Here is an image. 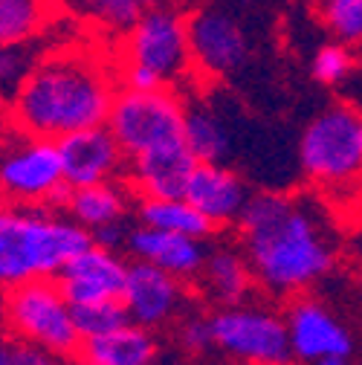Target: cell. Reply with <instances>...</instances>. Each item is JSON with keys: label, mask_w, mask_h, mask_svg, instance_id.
<instances>
[{"label": "cell", "mask_w": 362, "mask_h": 365, "mask_svg": "<svg viewBox=\"0 0 362 365\" xmlns=\"http://www.w3.org/2000/svg\"><path fill=\"white\" fill-rule=\"evenodd\" d=\"M180 345L189 354H206L214 348V331H212V316L203 313H189L180 322V334H177Z\"/></svg>", "instance_id": "29"}, {"label": "cell", "mask_w": 362, "mask_h": 365, "mask_svg": "<svg viewBox=\"0 0 362 365\" xmlns=\"http://www.w3.org/2000/svg\"><path fill=\"white\" fill-rule=\"evenodd\" d=\"M287 336H290V354L301 362H322L333 356H348L353 351L351 334L342 328L339 319L313 299H296L287 313Z\"/></svg>", "instance_id": "14"}, {"label": "cell", "mask_w": 362, "mask_h": 365, "mask_svg": "<svg viewBox=\"0 0 362 365\" xmlns=\"http://www.w3.org/2000/svg\"><path fill=\"white\" fill-rule=\"evenodd\" d=\"M310 70H313V78L319 84H328V87H339L345 84V78L356 70V61H353V53L345 43L333 41V43H325V47L316 50L313 61H310Z\"/></svg>", "instance_id": "28"}, {"label": "cell", "mask_w": 362, "mask_h": 365, "mask_svg": "<svg viewBox=\"0 0 362 365\" xmlns=\"http://www.w3.org/2000/svg\"><path fill=\"white\" fill-rule=\"evenodd\" d=\"M90 235H93V244H96V247L110 250V252H119V250L128 247L130 230H128L125 220H122V223H108V226H102V230H93Z\"/></svg>", "instance_id": "30"}, {"label": "cell", "mask_w": 362, "mask_h": 365, "mask_svg": "<svg viewBox=\"0 0 362 365\" xmlns=\"http://www.w3.org/2000/svg\"><path fill=\"white\" fill-rule=\"evenodd\" d=\"M58 151H61L67 189H84V186L122 180L128 168V157L119 148L116 136L108 130V125L64 136L58 143Z\"/></svg>", "instance_id": "11"}, {"label": "cell", "mask_w": 362, "mask_h": 365, "mask_svg": "<svg viewBox=\"0 0 362 365\" xmlns=\"http://www.w3.org/2000/svg\"><path fill=\"white\" fill-rule=\"evenodd\" d=\"M119 78L99 53L64 47L43 58L6 110L21 136L61 143L64 136L108 125Z\"/></svg>", "instance_id": "2"}, {"label": "cell", "mask_w": 362, "mask_h": 365, "mask_svg": "<svg viewBox=\"0 0 362 365\" xmlns=\"http://www.w3.org/2000/svg\"><path fill=\"white\" fill-rule=\"evenodd\" d=\"M67 180L61 168V151L53 140L21 136L0 151V200L12 206L64 203Z\"/></svg>", "instance_id": "8"}, {"label": "cell", "mask_w": 362, "mask_h": 365, "mask_svg": "<svg viewBox=\"0 0 362 365\" xmlns=\"http://www.w3.org/2000/svg\"><path fill=\"white\" fill-rule=\"evenodd\" d=\"M322 24L345 47H362V0H325L319 4Z\"/></svg>", "instance_id": "27"}, {"label": "cell", "mask_w": 362, "mask_h": 365, "mask_svg": "<svg viewBox=\"0 0 362 365\" xmlns=\"http://www.w3.org/2000/svg\"><path fill=\"white\" fill-rule=\"evenodd\" d=\"M6 365H61V362H58V356L41 351V348L15 342V345H12V354H9V359H6Z\"/></svg>", "instance_id": "31"}, {"label": "cell", "mask_w": 362, "mask_h": 365, "mask_svg": "<svg viewBox=\"0 0 362 365\" xmlns=\"http://www.w3.org/2000/svg\"><path fill=\"white\" fill-rule=\"evenodd\" d=\"M137 217L143 226H154V230L189 235L197 241L212 238L214 226L186 200V197H171V200H140Z\"/></svg>", "instance_id": "23"}, {"label": "cell", "mask_w": 362, "mask_h": 365, "mask_svg": "<svg viewBox=\"0 0 362 365\" xmlns=\"http://www.w3.org/2000/svg\"><path fill=\"white\" fill-rule=\"evenodd\" d=\"M212 226H232L249 200V189L238 171L223 163H197L183 195Z\"/></svg>", "instance_id": "16"}, {"label": "cell", "mask_w": 362, "mask_h": 365, "mask_svg": "<svg viewBox=\"0 0 362 365\" xmlns=\"http://www.w3.org/2000/svg\"><path fill=\"white\" fill-rule=\"evenodd\" d=\"M84 12L90 21H96L105 32L125 35L145 12L168 6V0H84Z\"/></svg>", "instance_id": "25"}, {"label": "cell", "mask_w": 362, "mask_h": 365, "mask_svg": "<svg viewBox=\"0 0 362 365\" xmlns=\"http://www.w3.org/2000/svg\"><path fill=\"white\" fill-rule=\"evenodd\" d=\"M73 319L81 339H96L105 336L122 325L130 322V316L122 304V299H108V302H90V304H73Z\"/></svg>", "instance_id": "26"}, {"label": "cell", "mask_w": 362, "mask_h": 365, "mask_svg": "<svg viewBox=\"0 0 362 365\" xmlns=\"http://www.w3.org/2000/svg\"><path fill=\"white\" fill-rule=\"evenodd\" d=\"M128 267H130V261H125L119 252H110V250H102L93 244L84 252H78L58 272L56 282L70 304L122 299L125 282H128Z\"/></svg>", "instance_id": "15"}, {"label": "cell", "mask_w": 362, "mask_h": 365, "mask_svg": "<svg viewBox=\"0 0 362 365\" xmlns=\"http://www.w3.org/2000/svg\"><path fill=\"white\" fill-rule=\"evenodd\" d=\"M43 38L47 32L24 43H0V110H9L15 105L35 67L53 53Z\"/></svg>", "instance_id": "22"}, {"label": "cell", "mask_w": 362, "mask_h": 365, "mask_svg": "<svg viewBox=\"0 0 362 365\" xmlns=\"http://www.w3.org/2000/svg\"><path fill=\"white\" fill-rule=\"evenodd\" d=\"M81 356L102 365H154L160 356V348L148 328L128 322L105 336L87 339L81 345Z\"/></svg>", "instance_id": "20"}, {"label": "cell", "mask_w": 362, "mask_h": 365, "mask_svg": "<svg viewBox=\"0 0 362 365\" xmlns=\"http://www.w3.org/2000/svg\"><path fill=\"white\" fill-rule=\"evenodd\" d=\"M189 47L195 70L206 78H226L244 67L249 41L244 26L217 6L197 9L189 18Z\"/></svg>", "instance_id": "10"}, {"label": "cell", "mask_w": 362, "mask_h": 365, "mask_svg": "<svg viewBox=\"0 0 362 365\" xmlns=\"http://www.w3.org/2000/svg\"><path fill=\"white\" fill-rule=\"evenodd\" d=\"M53 0H0V43H24L53 26Z\"/></svg>", "instance_id": "24"}, {"label": "cell", "mask_w": 362, "mask_h": 365, "mask_svg": "<svg viewBox=\"0 0 362 365\" xmlns=\"http://www.w3.org/2000/svg\"><path fill=\"white\" fill-rule=\"evenodd\" d=\"M203 299H209L217 307L244 304L249 293L258 287L252 264L244 252V247H212L206 252L203 269L195 279Z\"/></svg>", "instance_id": "18"}, {"label": "cell", "mask_w": 362, "mask_h": 365, "mask_svg": "<svg viewBox=\"0 0 362 365\" xmlns=\"http://www.w3.org/2000/svg\"><path fill=\"white\" fill-rule=\"evenodd\" d=\"M81 4H84V0H81Z\"/></svg>", "instance_id": "37"}, {"label": "cell", "mask_w": 362, "mask_h": 365, "mask_svg": "<svg viewBox=\"0 0 362 365\" xmlns=\"http://www.w3.org/2000/svg\"><path fill=\"white\" fill-rule=\"evenodd\" d=\"M197 168V157L189 151L186 140L154 148L128 160L125 182L137 200H171L183 197L189 177Z\"/></svg>", "instance_id": "13"}, {"label": "cell", "mask_w": 362, "mask_h": 365, "mask_svg": "<svg viewBox=\"0 0 362 365\" xmlns=\"http://www.w3.org/2000/svg\"><path fill=\"white\" fill-rule=\"evenodd\" d=\"M108 130L116 136L128 160L148 154L154 148L186 140V99L174 87L162 90H119Z\"/></svg>", "instance_id": "7"}, {"label": "cell", "mask_w": 362, "mask_h": 365, "mask_svg": "<svg viewBox=\"0 0 362 365\" xmlns=\"http://www.w3.org/2000/svg\"><path fill=\"white\" fill-rule=\"evenodd\" d=\"M186 145L197 163H223L232 154V128L217 108L206 102H186Z\"/></svg>", "instance_id": "21"}, {"label": "cell", "mask_w": 362, "mask_h": 365, "mask_svg": "<svg viewBox=\"0 0 362 365\" xmlns=\"http://www.w3.org/2000/svg\"><path fill=\"white\" fill-rule=\"evenodd\" d=\"M186 302V287L171 272L145 264V261H130L128 267V282L122 293V304L130 316V322H137L148 331L171 322L180 316Z\"/></svg>", "instance_id": "12"}, {"label": "cell", "mask_w": 362, "mask_h": 365, "mask_svg": "<svg viewBox=\"0 0 362 365\" xmlns=\"http://www.w3.org/2000/svg\"><path fill=\"white\" fill-rule=\"evenodd\" d=\"M238 230L258 287L273 296L304 293L336 264L339 250L328 212L316 200L255 192L241 212Z\"/></svg>", "instance_id": "1"}, {"label": "cell", "mask_w": 362, "mask_h": 365, "mask_svg": "<svg viewBox=\"0 0 362 365\" xmlns=\"http://www.w3.org/2000/svg\"><path fill=\"white\" fill-rule=\"evenodd\" d=\"M125 250L133 255V261L154 264V267L171 272L180 282H195L200 276L206 252H209L206 241L154 230V226H143V223L130 230Z\"/></svg>", "instance_id": "17"}, {"label": "cell", "mask_w": 362, "mask_h": 365, "mask_svg": "<svg viewBox=\"0 0 362 365\" xmlns=\"http://www.w3.org/2000/svg\"><path fill=\"white\" fill-rule=\"evenodd\" d=\"M299 165L331 200L353 197L362 186V116L345 102L313 116L299 140Z\"/></svg>", "instance_id": "5"}, {"label": "cell", "mask_w": 362, "mask_h": 365, "mask_svg": "<svg viewBox=\"0 0 362 365\" xmlns=\"http://www.w3.org/2000/svg\"><path fill=\"white\" fill-rule=\"evenodd\" d=\"M316 365H348V356H333V359H322Z\"/></svg>", "instance_id": "33"}, {"label": "cell", "mask_w": 362, "mask_h": 365, "mask_svg": "<svg viewBox=\"0 0 362 365\" xmlns=\"http://www.w3.org/2000/svg\"><path fill=\"white\" fill-rule=\"evenodd\" d=\"M316 4H325V0H316Z\"/></svg>", "instance_id": "36"}, {"label": "cell", "mask_w": 362, "mask_h": 365, "mask_svg": "<svg viewBox=\"0 0 362 365\" xmlns=\"http://www.w3.org/2000/svg\"><path fill=\"white\" fill-rule=\"evenodd\" d=\"M130 197L133 192L128 189V182L113 180V182H99V186L70 189L64 197V209L67 217H73L87 232H93L108 223H122L130 212Z\"/></svg>", "instance_id": "19"}, {"label": "cell", "mask_w": 362, "mask_h": 365, "mask_svg": "<svg viewBox=\"0 0 362 365\" xmlns=\"http://www.w3.org/2000/svg\"><path fill=\"white\" fill-rule=\"evenodd\" d=\"M4 328L15 342L41 348L58 359L81 356V334L73 319V304L56 279H41L12 287L0 299Z\"/></svg>", "instance_id": "6"}, {"label": "cell", "mask_w": 362, "mask_h": 365, "mask_svg": "<svg viewBox=\"0 0 362 365\" xmlns=\"http://www.w3.org/2000/svg\"><path fill=\"white\" fill-rule=\"evenodd\" d=\"M73 365H102V362H93V359H87V356H76Z\"/></svg>", "instance_id": "34"}, {"label": "cell", "mask_w": 362, "mask_h": 365, "mask_svg": "<svg viewBox=\"0 0 362 365\" xmlns=\"http://www.w3.org/2000/svg\"><path fill=\"white\" fill-rule=\"evenodd\" d=\"M87 247H93V235L73 217L43 206L0 200V293L41 279H58V272Z\"/></svg>", "instance_id": "3"}, {"label": "cell", "mask_w": 362, "mask_h": 365, "mask_svg": "<svg viewBox=\"0 0 362 365\" xmlns=\"http://www.w3.org/2000/svg\"><path fill=\"white\" fill-rule=\"evenodd\" d=\"M195 70L189 47V18L174 6L145 12L122 38V73L125 90H162L177 87Z\"/></svg>", "instance_id": "4"}, {"label": "cell", "mask_w": 362, "mask_h": 365, "mask_svg": "<svg viewBox=\"0 0 362 365\" xmlns=\"http://www.w3.org/2000/svg\"><path fill=\"white\" fill-rule=\"evenodd\" d=\"M12 339H9V334L6 331H0V365H6V359H9V354H12Z\"/></svg>", "instance_id": "32"}, {"label": "cell", "mask_w": 362, "mask_h": 365, "mask_svg": "<svg viewBox=\"0 0 362 365\" xmlns=\"http://www.w3.org/2000/svg\"><path fill=\"white\" fill-rule=\"evenodd\" d=\"M214 348L247 365L290 359V336L284 316L261 304H232L212 313Z\"/></svg>", "instance_id": "9"}, {"label": "cell", "mask_w": 362, "mask_h": 365, "mask_svg": "<svg viewBox=\"0 0 362 365\" xmlns=\"http://www.w3.org/2000/svg\"><path fill=\"white\" fill-rule=\"evenodd\" d=\"M258 365H293L290 359H279V362H258Z\"/></svg>", "instance_id": "35"}]
</instances>
